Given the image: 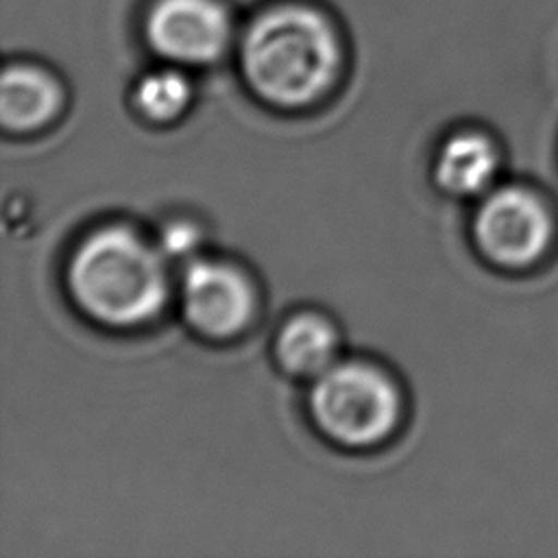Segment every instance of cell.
<instances>
[{
    "label": "cell",
    "mask_w": 558,
    "mask_h": 558,
    "mask_svg": "<svg viewBox=\"0 0 558 558\" xmlns=\"http://www.w3.org/2000/svg\"><path fill=\"white\" fill-rule=\"evenodd\" d=\"M240 59L259 98L301 107L331 87L340 68V39L325 13L305 4H281L248 24Z\"/></svg>",
    "instance_id": "6da1fadb"
},
{
    "label": "cell",
    "mask_w": 558,
    "mask_h": 558,
    "mask_svg": "<svg viewBox=\"0 0 558 558\" xmlns=\"http://www.w3.org/2000/svg\"><path fill=\"white\" fill-rule=\"evenodd\" d=\"M68 286L92 318L129 327L153 318L168 299V270L159 251L126 227L89 233L72 253Z\"/></svg>",
    "instance_id": "7a4b0ae2"
},
{
    "label": "cell",
    "mask_w": 558,
    "mask_h": 558,
    "mask_svg": "<svg viewBox=\"0 0 558 558\" xmlns=\"http://www.w3.org/2000/svg\"><path fill=\"white\" fill-rule=\"evenodd\" d=\"M310 405L329 438L353 447L381 440L399 418V395L392 381L360 362L331 364L320 373Z\"/></svg>",
    "instance_id": "3957f363"
},
{
    "label": "cell",
    "mask_w": 558,
    "mask_h": 558,
    "mask_svg": "<svg viewBox=\"0 0 558 558\" xmlns=\"http://www.w3.org/2000/svg\"><path fill=\"white\" fill-rule=\"evenodd\" d=\"M556 220L545 198L523 185L493 190L475 211L473 238L495 266L521 270L538 264L554 244Z\"/></svg>",
    "instance_id": "277c9868"
},
{
    "label": "cell",
    "mask_w": 558,
    "mask_h": 558,
    "mask_svg": "<svg viewBox=\"0 0 558 558\" xmlns=\"http://www.w3.org/2000/svg\"><path fill=\"white\" fill-rule=\"evenodd\" d=\"M150 48L181 65H205L222 57L233 20L220 0H155L144 17Z\"/></svg>",
    "instance_id": "5b68a950"
},
{
    "label": "cell",
    "mask_w": 558,
    "mask_h": 558,
    "mask_svg": "<svg viewBox=\"0 0 558 558\" xmlns=\"http://www.w3.org/2000/svg\"><path fill=\"white\" fill-rule=\"evenodd\" d=\"M181 305L187 323L205 336L225 338L240 331L253 312L248 281L220 262H192L181 281Z\"/></svg>",
    "instance_id": "8992f818"
},
{
    "label": "cell",
    "mask_w": 558,
    "mask_h": 558,
    "mask_svg": "<svg viewBox=\"0 0 558 558\" xmlns=\"http://www.w3.org/2000/svg\"><path fill=\"white\" fill-rule=\"evenodd\" d=\"M61 102L57 81L35 65H9L0 83V116L11 131H31L48 122Z\"/></svg>",
    "instance_id": "52a82bcc"
},
{
    "label": "cell",
    "mask_w": 558,
    "mask_h": 558,
    "mask_svg": "<svg viewBox=\"0 0 558 558\" xmlns=\"http://www.w3.org/2000/svg\"><path fill=\"white\" fill-rule=\"evenodd\" d=\"M499 166L495 144L477 131H462L449 137L436 159V181L442 190L471 196L488 187Z\"/></svg>",
    "instance_id": "ba28073f"
},
{
    "label": "cell",
    "mask_w": 558,
    "mask_h": 558,
    "mask_svg": "<svg viewBox=\"0 0 558 558\" xmlns=\"http://www.w3.org/2000/svg\"><path fill=\"white\" fill-rule=\"evenodd\" d=\"M336 353V333L331 325L316 314L290 318L277 338V357L294 375L325 373Z\"/></svg>",
    "instance_id": "9c48e42d"
},
{
    "label": "cell",
    "mask_w": 558,
    "mask_h": 558,
    "mask_svg": "<svg viewBox=\"0 0 558 558\" xmlns=\"http://www.w3.org/2000/svg\"><path fill=\"white\" fill-rule=\"evenodd\" d=\"M192 89L187 78L179 70H155L142 76L135 87L137 109L157 122L177 118L190 102Z\"/></svg>",
    "instance_id": "30bf717a"
},
{
    "label": "cell",
    "mask_w": 558,
    "mask_h": 558,
    "mask_svg": "<svg viewBox=\"0 0 558 558\" xmlns=\"http://www.w3.org/2000/svg\"><path fill=\"white\" fill-rule=\"evenodd\" d=\"M198 244L196 229L185 222L170 225L161 235V251L170 257H185L190 255Z\"/></svg>",
    "instance_id": "8fae6325"
}]
</instances>
